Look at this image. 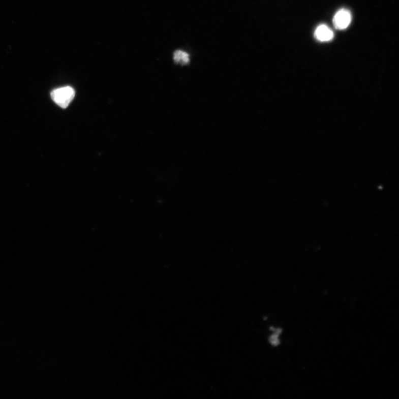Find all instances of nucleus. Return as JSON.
Returning <instances> with one entry per match:
<instances>
[{
    "instance_id": "1",
    "label": "nucleus",
    "mask_w": 399,
    "mask_h": 399,
    "mask_svg": "<svg viewBox=\"0 0 399 399\" xmlns=\"http://www.w3.org/2000/svg\"><path fill=\"white\" fill-rule=\"evenodd\" d=\"M52 100L58 106L66 108L75 96V91L70 86L53 90L51 94Z\"/></svg>"
},
{
    "instance_id": "2",
    "label": "nucleus",
    "mask_w": 399,
    "mask_h": 399,
    "mask_svg": "<svg viewBox=\"0 0 399 399\" xmlns=\"http://www.w3.org/2000/svg\"><path fill=\"white\" fill-rule=\"evenodd\" d=\"M352 21L351 12L347 9H341L337 11L333 18L335 28L342 30L347 28Z\"/></svg>"
},
{
    "instance_id": "3",
    "label": "nucleus",
    "mask_w": 399,
    "mask_h": 399,
    "mask_svg": "<svg viewBox=\"0 0 399 399\" xmlns=\"http://www.w3.org/2000/svg\"><path fill=\"white\" fill-rule=\"evenodd\" d=\"M315 38L319 41L327 42L332 40L334 38V33L325 24H321L316 29L315 33Z\"/></svg>"
},
{
    "instance_id": "4",
    "label": "nucleus",
    "mask_w": 399,
    "mask_h": 399,
    "mask_svg": "<svg viewBox=\"0 0 399 399\" xmlns=\"http://www.w3.org/2000/svg\"><path fill=\"white\" fill-rule=\"evenodd\" d=\"M174 60L176 64L187 65L190 62L189 54L182 50H176L174 53Z\"/></svg>"
},
{
    "instance_id": "5",
    "label": "nucleus",
    "mask_w": 399,
    "mask_h": 399,
    "mask_svg": "<svg viewBox=\"0 0 399 399\" xmlns=\"http://www.w3.org/2000/svg\"><path fill=\"white\" fill-rule=\"evenodd\" d=\"M279 335L274 333L269 339V342L271 345L274 346H277L280 344V340L279 339Z\"/></svg>"
}]
</instances>
